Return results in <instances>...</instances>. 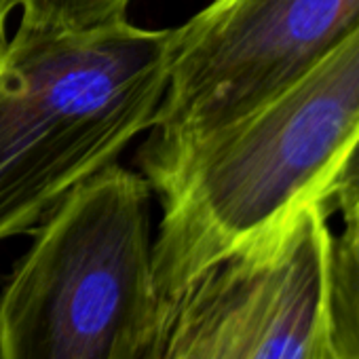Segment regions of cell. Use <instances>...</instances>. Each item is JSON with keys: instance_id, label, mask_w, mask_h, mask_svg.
<instances>
[{"instance_id": "4", "label": "cell", "mask_w": 359, "mask_h": 359, "mask_svg": "<svg viewBox=\"0 0 359 359\" xmlns=\"http://www.w3.org/2000/svg\"><path fill=\"white\" fill-rule=\"evenodd\" d=\"M359 30V0H214L173 30L167 89L142 148L152 187Z\"/></svg>"}, {"instance_id": "7", "label": "cell", "mask_w": 359, "mask_h": 359, "mask_svg": "<svg viewBox=\"0 0 359 359\" xmlns=\"http://www.w3.org/2000/svg\"><path fill=\"white\" fill-rule=\"evenodd\" d=\"M325 359H359V218H342L330 239Z\"/></svg>"}, {"instance_id": "6", "label": "cell", "mask_w": 359, "mask_h": 359, "mask_svg": "<svg viewBox=\"0 0 359 359\" xmlns=\"http://www.w3.org/2000/svg\"><path fill=\"white\" fill-rule=\"evenodd\" d=\"M271 250L273 233L266 231L201 275L173 306L154 359H248L264 304Z\"/></svg>"}, {"instance_id": "2", "label": "cell", "mask_w": 359, "mask_h": 359, "mask_svg": "<svg viewBox=\"0 0 359 359\" xmlns=\"http://www.w3.org/2000/svg\"><path fill=\"white\" fill-rule=\"evenodd\" d=\"M173 30L22 28L0 57V241L43 222L152 127Z\"/></svg>"}, {"instance_id": "10", "label": "cell", "mask_w": 359, "mask_h": 359, "mask_svg": "<svg viewBox=\"0 0 359 359\" xmlns=\"http://www.w3.org/2000/svg\"><path fill=\"white\" fill-rule=\"evenodd\" d=\"M7 15H9V7L5 5V0H0V57H3L5 49H7Z\"/></svg>"}, {"instance_id": "1", "label": "cell", "mask_w": 359, "mask_h": 359, "mask_svg": "<svg viewBox=\"0 0 359 359\" xmlns=\"http://www.w3.org/2000/svg\"><path fill=\"white\" fill-rule=\"evenodd\" d=\"M357 135L359 30L158 177L150 187L163 201L152 271L167 315L212 266L319 201Z\"/></svg>"}, {"instance_id": "5", "label": "cell", "mask_w": 359, "mask_h": 359, "mask_svg": "<svg viewBox=\"0 0 359 359\" xmlns=\"http://www.w3.org/2000/svg\"><path fill=\"white\" fill-rule=\"evenodd\" d=\"M319 201L273 229L269 279L248 359H325V292L332 229Z\"/></svg>"}, {"instance_id": "3", "label": "cell", "mask_w": 359, "mask_h": 359, "mask_svg": "<svg viewBox=\"0 0 359 359\" xmlns=\"http://www.w3.org/2000/svg\"><path fill=\"white\" fill-rule=\"evenodd\" d=\"M148 205L150 184L112 163L47 216L0 290V359H154L169 315Z\"/></svg>"}, {"instance_id": "8", "label": "cell", "mask_w": 359, "mask_h": 359, "mask_svg": "<svg viewBox=\"0 0 359 359\" xmlns=\"http://www.w3.org/2000/svg\"><path fill=\"white\" fill-rule=\"evenodd\" d=\"M131 0H5L22 9V28L43 32H83L125 20Z\"/></svg>"}, {"instance_id": "9", "label": "cell", "mask_w": 359, "mask_h": 359, "mask_svg": "<svg viewBox=\"0 0 359 359\" xmlns=\"http://www.w3.org/2000/svg\"><path fill=\"white\" fill-rule=\"evenodd\" d=\"M325 214L340 218H359V135L330 173L319 195Z\"/></svg>"}]
</instances>
